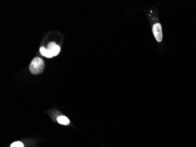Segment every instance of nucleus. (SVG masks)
<instances>
[{"instance_id": "1", "label": "nucleus", "mask_w": 196, "mask_h": 147, "mask_svg": "<svg viewBox=\"0 0 196 147\" xmlns=\"http://www.w3.org/2000/svg\"><path fill=\"white\" fill-rule=\"evenodd\" d=\"M44 68V61L39 57H35L31 61L30 65L31 73L33 74L41 73Z\"/></svg>"}, {"instance_id": "5", "label": "nucleus", "mask_w": 196, "mask_h": 147, "mask_svg": "<svg viewBox=\"0 0 196 147\" xmlns=\"http://www.w3.org/2000/svg\"><path fill=\"white\" fill-rule=\"evenodd\" d=\"M40 53H41L42 55L45 56L47 58H52L53 57L51 53L49 51V50L45 48L44 47H41L40 48Z\"/></svg>"}, {"instance_id": "2", "label": "nucleus", "mask_w": 196, "mask_h": 147, "mask_svg": "<svg viewBox=\"0 0 196 147\" xmlns=\"http://www.w3.org/2000/svg\"><path fill=\"white\" fill-rule=\"evenodd\" d=\"M153 33L158 42L162 41L163 39L162 25L160 23H156L153 26Z\"/></svg>"}, {"instance_id": "6", "label": "nucleus", "mask_w": 196, "mask_h": 147, "mask_svg": "<svg viewBox=\"0 0 196 147\" xmlns=\"http://www.w3.org/2000/svg\"><path fill=\"white\" fill-rule=\"evenodd\" d=\"M11 147H24V144L20 141H16L11 145Z\"/></svg>"}, {"instance_id": "3", "label": "nucleus", "mask_w": 196, "mask_h": 147, "mask_svg": "<svg viewBox=\"0 0 196 147\" xmlns=\"http://www.w3.org/2000/svg\"><path fill=\"white\" fill-rule=\"evenodd\" d=\"M47 49L49 50V51L51 53V54H52L53 57L56 56L59 54L60 50H61V48H60L59 46L58 45H56V43L54 42L49 43L48 46H47Z\"/></svg>"}, {"instance_id": "4", "label": "nucleus", "mask_w": 196, "mask_h": 147, "mask_svg": "<svg viewBox=\"0 0 196 147\" xmlns=\"http://www.w3.org/2000/svg\"><path fill=\"white\" fill-rule=\"evenodd\" d=\"M57 121L60 124L64 125H67L70 123V121H69L68 118L65 116H63V115L59 116V117H58Z\"/></svg>"}]
</instances>
